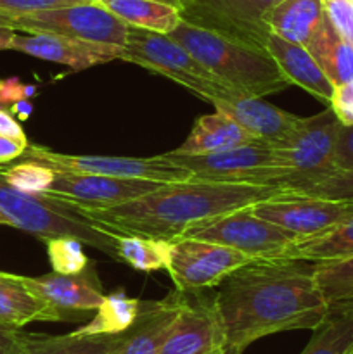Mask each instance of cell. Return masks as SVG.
Returning a JSON list of instances; mask_svg holds the SVG:
<instances>
[{
  "label": "cell",
  "instance_id": "obj_47",
  "mask_svg": "<svg viewBox=\"0 0 353 354\" xmlns=\"http://www.w3.org/2000/svg\"><path fill=\"white\" fill-rule=\"evenodd\" d=\"M0 225H7V220L2 216V214H0Z\"/></svg>",
  "mask_w": 353,
  "mask_h": 354
},
{
  "label": "cell",
  "instance_id": "obj_2",
  "mask_svg": "<svg viewBox=\"0 0 353 354\" xmlns=\"http://www.w3.org/2000/svg\"><path fill=\"white\" fill-rule=\"evenodd\" d=\"M289 192L269 185L187 180L163 183L137 199L109 207L57 203L96 225L104 234L138 235L172 242L194 225Z\"/></svg>",
  "mask_w": 353,
  "mask_h": 354
},
{
  "label": "cell",
  "instance_id": "obj_10",
  "mask_svg": "<svg viewBox=\"0 0 353 354\" xmlns=\"http://www.w3.org/2000/svg\"><path fill=\"white\" fill-rule=\"evenodd\" d=\"M179 239L215 242L244 252L253 259L280 256L294 241H298L296 235L291 232L256 216L249 206L194 225Z\"/></svg>",
  "mask_w": 353,
  "mask_h": 354
},
{
  "label": "cell",
  "instance_id": "obj_23",
  "mask_svg": "<svg viewBox=\"0 0 353 354\" xmlns=\"http://www.w3.org/2000/svg\"><path fill=\"white\" fill-rule=\"evenodd\" d=\"M256 142L246 133L235 121L225 114L215 111L213 114H204L194 123L189 137L179 149H173L176 154H210V152L227 151L239 145Z\"/></svg>",
  "mask_w": 353,
  "mask_h": 354
},
{
  "label": "cell",
  "instance_id": "obj_13",
  "mask_svg": "<svg viewBox=\"0 0 353 354\" xmlns=\"http://www.w3.org/2000/svg\"><path fill=\"white\" fill-rule=\"evenodd\" d=\"M256 216L284 228L298 239L311 237L329 230L353 214V201H332L320 197L286 194L275 199L253 204Z\"/></svg>",
  "mask_w": 353,
  "mask_h": 354
},
{
  "label": "cell",
  "instance_id": "obj_41",
  "mask_svg": "<svg viewBox=\"0 0 353 354\" xmlns=\"http://www.w3.org/2000/svg\"><path fill=\"white\" fill-rule=\"evenodd\" d=\"M0 135L12 138V140L19 142V144L26 145V147L30 145L28 144L26 135H24V130L17 123L16 118L10 113H7L6 109H2V107H0Z\"/></svg>",
  "mask_w": 353,
  "mask_h": 354
},
{
  "label": "cell",
  "instance_id": "obj_19",
  "mask_svg": "<svg viewBox=\"0 0 353 354\" xmlns=\"http://www.w3.org/2000/svg\"><path fill=\"white\" fill-rule=\"evenodd\" d=\"M183 292L175 289L165 299L142 303L135 324L120 334L109 354H159L182 306Z\"/></svg>",
  "mask_w": 353,
  "mask_h": 354
},
{
  "label": "cell",
  "instance_id": "obj_48",
  "mask_svg": "<svg viewBox=\"0 0 353 354\" xmlns=\"http://www.w3.org/2000/svg\"><path fill=\"white\" fill-rule=\"evenodd\" d=\"M225 354H237V353H234V351H230V349H228V351L225 353Z\"/></svg>",
  "mask_w": 353,
  "mask_h": 354
},
{
  "label": "cell",
  "instance_id": "obj_40",
  "mask_svg": "<svg viewBox=\"0 0 353 354\" xmlns=\"http://www.w3.org/2000/svg\"><path fill=\"white\" fill-rule=\"evenodd\" d=\"M31 95H35V86L23 85L17 78L0 80V106L14 104Z\"/></svg>",
  "mask_w": 353,
  "mask_h": 354
},
{
  "label": "cell",
  "instance_id": "obj_24",
  "mask_svg": "<svg viewBox=\"0 0 353 354\" xmlns=\"http://www.w3.org/2000/svg\"><path fill=\"white\" fill-rule=\"evenodd\" d=\"M280 256L303 259L308 263H325L353 256V214L329 230L311 237L294 241Z\"/></svg>",
  "mask_w": 353,
  "mask_h": 354
},
{
  "label": "cell",
  "instance_id": "obj_39",
  "mask_svg": "<svg viewBox=\"0 0 353 354\" xmlns=\"http://www.w3.org/2000/svg\"><path fill=\"white\" fill-rule=\"evenodd\" d=\"M0 354H28L26 332L0 324Z\"/></svg>",
  "mask_w": 353,
  "mask_h": 354
},
{
  "label": "cell",
  "instance_id": "obj_3",
  "mask_svg": "<svg viewBox=\"0 0 353 354\" xmlns=\"http://www.w3.org/2000/svg\"><path fill=\"white\" fill-rule=\"evenodd\" d=\"M168 37L187 48L237 95L262 99L291 85L275 59L262 48L187 21H180Z\"/></svg>",
  "mask_w": 353,
  "mask_h": 354
},
{
  "label": "cell",
  "instance_id": "obj_4",
  "mask_svg": "<svg viewBox=\"0 0 353 354\" xmlns=\"http://www.w3.org/2000/svg\"><path fill=\"white\" fill-rule=\"evenodd\" d=\"M0 214L6 218L7 225L35 235L42 242L57 237H75L85 245L96 248L97 251L116 259V235L104 234L96 225L89 223L45 194L35 196L14 189L2 178V175Z\"/></svg>",
  "mask_w": 353,
  "mask_h": 354
},
{
  "label": "cell",
  "instance_id": "obj_20",
  "mask_svg": "<svg viewBox=\"0 0 353 354\" xmlns=\"http://www.w3.org/2000/svg\"><path fill=\"white\" fill-rule=\"evenodd\" d=\"M265 48L275 59L280 71L286 75L291 85L301 86L329 106L332 93H334V85L322 71L307 45L293 44V41H287L270 33V37L266 38Z\"/></svg>",
  "mask_w": 353,
  "mask_h": 354
},
{
  "label": "cell",
  "instance_id": "obj_33",
  "mask_svg": "<svg viewBox=\"0 0 353 354\" xmlns=\"http://www.w3.org/2000/svg\"><path fill=\"white\" fill-rule=\"evenodd\" d=\"M51 266L57 273H80L89 268L83 242L75 237H57L45 242Z\"/></svg>",
  "mask_w": 353,
  "mask_h": 354
},
{
  "label": "cell",
  "instance_id": "obj_38",
  "mask_svg": "<svg viewBox=\"0 0 353 354\" xmlns=\"http://www.w3.org/2000/svg\"><path fill=\"white\" fill-rule=\"evenodd\" d=\"M336 171H350L353 169V124L346 127L341 124L338 135V145H336L334 158Z\"/></svg>",
  "mask_w": 353,
  "mask_h": 354
},
{
  "label": "cell",
  "instance_id": "obj_34",
  "mask_svg": "<svg viewBox=\"0 0 353 354\" xmlns=\"http://www.w3.org/2000/svg\"><path fill=\"white\" fill-rule=\"evenodd\" d=\"M298 196L320 197L332 201H353V169L350 171H334L332 175L318 180L298 190Z\"/></svg>",
  "mask_w": 353,
  "mask_h": 354
},
{
  "label": "cell",
  "instance_id": "obj_44",
  "mask_svg": "<svg viewBox=\"0 0 353 354\" xmlns=\"http://www.w3.org/2000/svg\"><path fill=\"white\" fill-rule=\"evenodd\" d=\"M31 111H33V107H31V104L28 102V99L17 100V102L12 104V113L17 114V118H19V120H28L31 114Z\"/></svg>",
  "mask_w": 353,
  "mask_h": 354
},
{
  "label": "cell",
  "instance_id": "obj_5",
  "mask_svg": "<svg viewBox=\"0 0 353 354\" xmlns=\"http://www.w3.org/2000/svg\"><path fill=\"white\" fill-rule=\"evenodd\" d=\"M120 59L166 76L211 104L217 99L237 95L168 35L128 26Z\"/></svg>",
  "mask_w": 353,
  "mask_h": 354
},
{
  "label": "cell",
  "instance_id": "obj_14",
  "mask_svg": "<svg viewBox=\"0 0 353 354\" xmlns=\"http://www.w3.org/2000/svg\"><path fill=\"white\" fill-rule=\"evenodd\" d=\"M224 324L213 299L183 294L182 306L159 354H225Z\"/></svg>",
  "mask_w": 353,
  "mask_h": 354
},
{
  "label": "cell",
  "instance_id": "obj_9",
  "mask_svg": "<svg viewBox=\"0 0 353 354\" xmlns=\"http://www.w3.org/2000/svg\"><path fill=\"white\" fill-rule=\"evenodd\" d=\"M17 159H30L48 166L54 171L90 173V175L114 176V178L152 180L173 183L192 178L189 169L175 165L165 156L154 158H120V156H73L54 152L40 145H28Z\"/></svg>",
  "mask_w": 353,
  "mask_h": 354
},
{
  "label": "cell",
  "instance_id": "obj_11",
  "mask_svg": "<svg viewBox=\"0 0 353 354\" xmlns=\"http://www.w3.org/2000/svg\"><path fill=\"white\" fill-rule=\"evenodd\" d=\"M253 261L244 252L197 239H176L170 242L166 272L175 289L183 294L204 292L218 287L232 272Z\"/></svg>",
  "mask_w": 353,
  "mask_h": 354
},
{
  "label": "cell",
  "instance_id": "obj_8",
  "mask_svg": "<svg viewBox=\"0 0 353 354\" xmlns=\"http://www.w3.org/2000/svg\"><path fill=\"white\" fill-rule=\"evenodd\" d=\"M0 24L23 33H52L120 47L127 44L128 33L127 23L93 0L9 17L0 21Z\"/></svg>",
  "mask_w": 353,
  "mask_h": 354
},
{
  "label": "cell",
  "instance_id": "obj_7",
  "mask_svg": "<svg viewBox=\"0 0 353 354\" xmlns=\"http://www.w3.org/2000/svg\"><path fill=\"white\" fill-rule=\"evenodd\" d=\"M341 121L331 107L310 118H301L296 131L282 149H275L287 178L282 189L298 192L336 171L334 158Z\"/></svg>",
  "mask_w": 353,
  "mask_h": 354
},
{
  "label": "cell",
  "instance_id": "obj_43",
  "mask_svg": "<svg viewBox=\"0 0 353 354\" xmlns=\"http://www.w3.org/2000/svg\"><path fill=\"white\" fill-rule=\"evenodd\" d=\"M16 33L17 31L12 28L0 24V50H10V44H12Z\"/></svg>",
  "mask_w": 353,
  "mask_h": 354
},
{
  "label": "cell",
  "instance_id": "obj_31",
  "mask_svg": "<svg viewBox=\"0 0 353 354\" xmlns=\"http://www.w3.org/2000/svg\"><path fill=\"white\" fill-rule=\"evenodd\" d=\"M314 280L327 304L353 299V256L315 263Z\"/></svg>",
  "mask_w": 353,
  "mask_h": 354
},
{
  "label": "cell",
  "instance_id": "obj_17",
  "mask_svg": "<svg viewBox=\"0 0 353 354\" xmlns=\"http://www.w3.org/2000/svg\"><path fill=\"white\" fill-rule=\"evenodd\" d=\"M10 50L68 66L71 71H83V69L120 59L123 47L75 40V38L59 37L52 33H16L10 44Z\"/></svg>",
  "mask_w": 353,
  "mask_h": 354
},
{
  "label": "cell",
  "instance_id": "obj_22",
  "mask_svg": "<svg viewBox=\"0 0 353 354\" xmlns=\"http://www.w3.org/2000/svg\"><path fill=\"white\" fill-rule=\"evenodd\" d=\"M33 322H62V318L28 289L23 277L0 272V324L23 328Z\"/></svg>",
  "mask_w": 353,
  "mask_h": 354
},
{
  "label": "cell",
  "instance_id": "obj_18",
  "mask_svg": "<svg viewBox=\"0 0 353 354\" xmlns=\"http://www.w3.org/2000/svg\"><path fill=\"white\" fill-rule=\"evenodd\" d=\"M213 106L218 113L235 121L256 142L270 145L272 149H282L301 121V118L287 111L263 102L260 97L232 95L227 99H217Z\"/></svg>",
  "mask_w": 353,
  "mask_h": 354
},
{
  "label": "cell",
  "instance_id": "obj_15",
  "mask_svg": "<svg viewBox=\"0 0 353 354\" xmlns=\"http://www.w3.org/2000/svg\"><path fill=\"white\" fill-rule=\"evenodd\" d=\"M161 185V182H152V180L55 171L54 183L45 196L73 206L109 207L137 199Z\"/></svg>",
  "mask_w": 353,
  "mask_h": 354
},
{
  "label": "cell",
  "instance_id": "obj_32",
  "mask_svg": "<svg viewBox=\"0 0 353 354\" xmlns=\"http://www.w3.org/2000/svg\"><path fill=\"white\" fill-rule=\"evenodd\" d=\"M0 175L10 187L35 196L47 194L55 180L54 169L30 159H19L16 165L0 169Z\"/></svg>",
  "mask_w": 353,
  "mask_h": 354
},
{
  "label": "cell",
  "instance_id": "obj_26",
  "mask_svg": "<svg viewBox=\"0 0 353 354\" xmlns=\"http://www.w3.org/2000/svg\"><path fill=\"white\" fill-rule=\"evenodd\" d=\"M128 26L170 35L182 21L179 9L161 0H93Z\"/></svg>",
  "mask_w": 353,
  "mask_h": 354
},
{
  "label": "cell",
  "instance_id": "obj_35",
  "mask_svg": "<svg viewBox=\"0 0 353 354\" xmlns=\"http://www.w3.org/2000/svg\"><path fill=\"white\" fill-rule=\"evenodd\" d=\"M324 9L334 30L353 45V0H324Z\"/></svg>",
  "mask_w": 353,
  "mask_h": 354
},
{
  "label": "cell",
  "instance_id": "obj_12",
  "mask_svg": "<svg viewBox=\"0 0 353 354\" xmlns=\"http://www.w3.org/2000/svg\"><path fill=\"white\" fill-rule=\"evenodd\" d=\"M279 0H179L182 21L266 50L270 31L263 16Z\"/></svg>",
  "mask_w": 353,
  "mask_h": 354
},
{
  "label": "cell",
  "instance_id": "obj_37",
  "mask_svg": "<svg viewBox=\"0 0 353 354\" xmlns=\"http://www.w3.org/2000/svg\"><path fill=\"white\" fill-rule=\"evenodd\" d=\"M329 107L334 111L341 124L352 127L353 124V82L343 83L334 86V93L329 102Z\"/></svg>",
  "mask_w": 353,
  "mask_h": 354
},
{
  "label": "cell",
  "instance_id": "obj_6",
  "mask_svg": "<svg viewBox=\"0 0 353 354\" xmlns=\"http://www.w3.org/2000/svg\"><path fill=\"white\" fill-rule=\"evenodd\" d=\"M166 159L189 169L192 178L201 182L249 183L282 189L287 169L280 166L275 149L262 142L239 145L210 154H176L165 152Z\"/></svg>",
  "mask_w": 353,
  "mask_h": 354
},
{
  "label": "cell",
  "instance_id": "obj_1",
  "mask_svg": "<svg viewBox=\"0 0 353 354\" xmlns=\"http://www.w3.org/2000/svg\"><path fill=\"white\" fill-rule=\"evenodd\" d=\"M315 263L273 256L253 259L224 279L215 304L227 348L242 354L266 335L314 330L329 313L314 280Z\"/></svg>",
  "mask_w": 353,
  "mask_h": 354
},
{
  "label": "cell",
  "instance_id": "obj_30",
  "mask_svg": "<svg viewBox=\"0 0 353 354\" xmlns=\"http://www.w3.org/2000/svg\"><path fill=\"white\" fill-rule=\"evenodd\" d=\"M170 242L138 235H116V261L125 263L138 272L166 270Z\"/></svg>",
  "mask_w": 353,
  "mask_h": 354
},
{
  "label": "cell",
  "instance_id": "obj_21",
  "mask_svg": "<svg viewBox=\"0 0 353 354\" xmlns=\"http://www.w3.org/2000/svg\"><path fill=\"white\" fill-rule=\"evenodd\" d=\"M324 19V0H279L263 16L270 33L300 45H308Z\"/></svg>",
  "mask_w": 353,
  "mask_h": 354
},
{
  "label": "cell",
  "instance_id": "obj_45",
  "mask_svg": "<svg viewBox=\"0 0 353 354\" xmlns=\"http://www.w3.org/2000/svg\"><path fill=\"white\" fill-rule=\"evenodd\" d=\"M331 306H341V308H350V310H353V299L343 301V303H334L331 304Z\"/></svg>",
  "mask_w": 353,
  "mask_h": 354
},
{
  "label": "cell",
  "instance_id": "obj_16",
  "mask_svg": "<svg viewBox=\"0 0 353 354\" xmlns=\"http://www.w3.org/2000/svg\"><path fill=\"white\" fill-rule=\"evenodd\" d=\"M28 289L47 306L57 311L62 322L78 320L102 304V292L97 273L87 268L80 273H47L42 277H23Z\"/></svg>",
  "mask_w": 353,
  "mask_h": 354
},
{
  "label": "cell",
  "instance_id": "obj_27",
  "mask_svg": "<svg viewBox=\"0 0 353 354\" xmlns=\"http://www.w3.org/2000/svg\"><path fill=\"white\" fill-rule=\"evenodd\" d=\"M142 311V303L128 297L123 290H116L104 297L102 304L89 324L75 330L78 335H118L135 324Z\"/></svg>",
  "mask_w": 353,
  "mask_h": 354
},
{
  "label": "cell",
  "instance_id": "obj_29",
  "mask_svg": "<svg viewBox=\"0 0 353 354\" xmlns=\"http://www.w3.org/2000/svg\"><path fill=\"white\" fill-rule=\"evenodd\" d=\"M118 335H35L28 334V354H109Z\"/></svg>",
  "mask_w": 353,
  "mask_h": 354
},
{
  "label": "cell",
  "instance_id": "obj_46",
  "mask_svg": "<svg viewBox=\"0 0 353 354\" xmlns=\"http://www.w3.org/2000/svg\"><path fill=\"white\" fill-rule=\"evenodd\" d=\"M161 2H168V3H172V6L176 7V3H179V0H161Z\"/></svg>",
  "mask_w": 353,
  "mask_h": 354
},
{
  "label": "cell",
  "instance_id": "obj_25",
  "mask_svg": "<svg viewBox=\"0 0 353 354\" xmlns=\"http://www.w3.org/2000/svg\"><path fill=\"white\" fill-rule=\"evenodd\" d=\"M307 47L332 85L353 82V45L334 30L327 16Z\"/></svg>",
  "mask_w": 353,
  "mask_h": 354
},
{
  "label": "cell",
  "instance_id": "obj_42",
  "mask_svg": "<svg viewBox=\"0 0 353 354\" xmlns=\"http://www.w3.org/2000/svg\"><path fill=\"white\" fill-rule=\"evenodd\" d=\"M24 149H26V145L19 144V142L12 140V138L9 137L0 135V165H2V162H9V161H14V159L21 158Z\"/></svg>",
  "mask_w": 353,
  "mask_h": 354
},
{
  "label": "cell",
  "instance_id": "obj_28",
  "mask_svg": "<svg viewBox=\"0 0 353 354\" xmlns=\"http://www.w3.org/2000/svg\"><path fill=\"white\" fill-rule=\"evenodd\" d=\"M301 354H353V310L331 306Z\"/></svg>",
  "mask_w": 353,
  "mask_h": 354
},
{
  "label": "cell",
  "instance_id": "obj_36",
  "mask_svg": "<svg viewBox=\"0 0 353 354\" xmlns=\"http://www.w3.org/2000/svg\"><path fill=\"white\" fill-rule=\"evenodd\" d=\"M78 2H90V0H0V21Z\"/></svg>",
  "mask_w": 353,
  "mask_h": 354
}]
</instances>
